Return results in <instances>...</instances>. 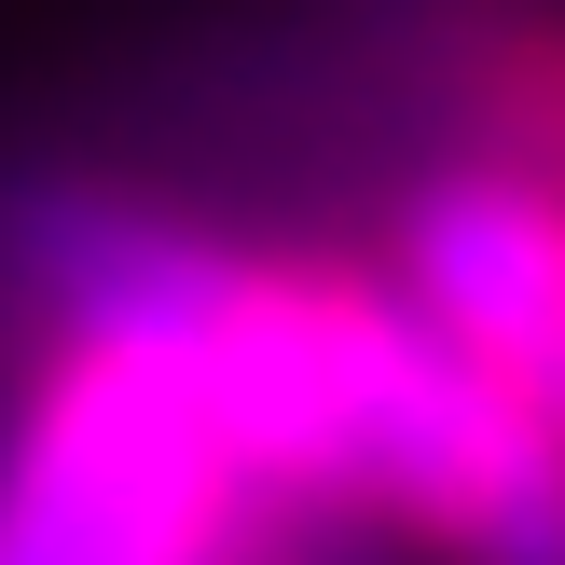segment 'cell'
<instances>
[{
    "mask_svg": "<svg viewBox=\"0 0 565 565\" xmlns=\"http://www.w3.org/2000/svg\"><path fill=\"white\" fill-rule=\"evenodd\" d=\"M248 469L125 345H55L0 441V565H235Z\"/></svg>",
    "mask_w": 565,
    "mask_h": 565,
    "instance_id": "cell-1",
    "label": "cell"
},
{
    "mask_svg": "<svg viewBox=\"0 0 565 565\" xmlns=\"http://www.w3.org/2000/svg\"><path fill=\"white\" fill-rule=\"evenodd\" d=\"M401 303L565 441V193L524 166H441L401 207Z\"/></svg>",
    "mask_w": 565,
    "mask_h": 565,
    "instance_id": "cell-2",
    "label": "cell"
}]
</instances>
